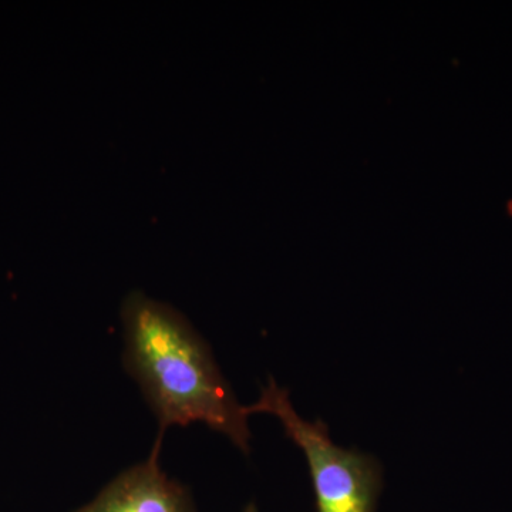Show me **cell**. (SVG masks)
I'll return each instance as SVG.
<instances>
[{"mask_svg":"<svg viewBox=\"0 0 512 512\" xmlns=\"http://www.w3.org/2000/svg\"><path fill=\"white\" fill-rule=\"evenodd\" d=\"M121 319L124 367L160 426L154 447L161 448L170 427L202 423L249 453V414L222 376L210 346L183 313L136 291L124 299Z\"/></svg>","mask_w":512,"mask_h":512,"instance_id":"obj_1","label":"cell"},{"mask_svg":"<svg viewBox=\"0 0 512 512\" xmlns=\"http://www.w3.org/2000/svg\"><path fill=\"white\" fill-rule=\"evenodd\" d=\"M245 410L272 414L281 421L286 436L302 448L311 470L316 511L377 512L383 488L379 463L369 454L336 446L322 420H303L293 409L288 390L274 379L262 389L258 402Z\"/></svg>","mask_w":512,"mask_h":512,"instance_id":"obj_2","label":"cell"},{"mask_svg":"<svg viewBox=\"0 0 512 512\" xmlns=\"http://www.w3.org/2000/svg\"><path fill=\"white\" fill-rule=\"evenodd\" d=\"M160 453L153 447L146 461L123 471L74 512H197L191 491L161 470Z\"/></svg>","mask_w":512,"mask_h":512,"instance_id":"obj_3","label":"cell"},{"mask_svg":"<svg viewBox=\"0 0 512 512\" xmlns=\"http://www.w3.org/2000/svg\"><path fill=\"white\" fill-rule=\"evenodd\" d=\"M244 512H258V508H256V505L254 503L248 504L247 507H245Z\"/></svg>","mask_w":512,"mask_h":512,"instance_id":"obj_4","label":"cell"}]
</instances>
